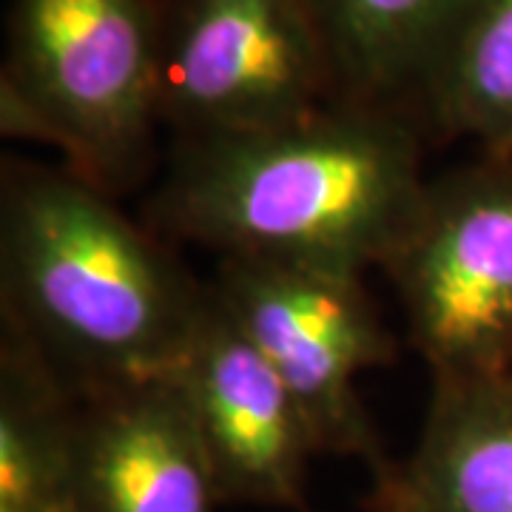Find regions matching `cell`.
I'll return each mask as SVG.
<instances>
[{"instance_id": "6da1fadb", "label": "cell", "mask_w": 512, "mask_h": 512, "mask_svg": "<svg viewBox=\"0 0 512 512\" xmlns=\"http://www.w3.org/2000/svg\"><path fill=\"white\" fill-rule=\"evenodd\" d=\"M424 140L410 111L348 100L279 126L174 140L146 225L217 259L365 276L416 211Z\"/></svg>"}, {"instance_id": "7a4b0ae2", "label": "cell", "mask_w": 512, "mask_h": 512, "mask_svg": "<svg viewBox=\"0 0 512 512\" xmlns=\"http://www.w3.org/2000/svg\"><path fill=\"white\" fill-rule=\"evenodd\" d=\"M208 279L66 165L0 163V322L77 393L171 376Z\"/></svg>"}, {"instance_id": "3957f363", "label": "cell", "mask_w": 512, "mask_h": 512, "mask_svg": "<svg viewBox=\"0 0 512 512\" xmlns=\"http://www.w3.org/2000/svg\"><path fill=\"white\" fill-rule=\"evenodd\" d=\"M0 131L55 148L114 200L146 183L163 131L157 0H12Z\"/></svg>"}, {"instance_id": "277c9868", "label": "cell", "mask_w": 512, "mask_h": 512, "mask_svg": "<svg viewBox=\"0 0 512 512\" xmlns=\"http://www.w3.org/2000/svg\"><path fill=\"white\" fill-rule=\"evenodd\" d=\"M433 382L512 373V154L427 177L379 268Z\"/></svg>"}, {"instance_id": "5b68a950", "label": "cell", "mask_w": 512, "mask_h": 512, "mask_svg": "<svg viewBox=\"0 0 512 512\" xmlns=\"http://www.w3.org/2000/svg\"><path fill=\"white\" fill-rule=\"evenodd\" d=\"M208 282L285 382L316 453L359 458L373 478L382 476L393 458L356 382L396 359V336L365 276L268 259H217Z\"/></svg>"}, {"instance_id": "8992f818", "label": "cell", "mask_w": 512, "mask_h": 512, "mask_svg": "<svg viewBox=\"0 0 512 512\" xmlns=\"http://www.w3.org/2000/svg\"><path fill=\"white\" fill-rule=\"evenodd\" d=\"M160 120L174 140L299 120L339 100L311 0H157Z\"/></svg>"}, {"instance_id": "52a82bcc", "label": "cell", "mask_w": 512, "mask_h": 512, "mask_svg": "<svg viewBox=\"0 0 512 512\" xmlns=\"http://www.w3.org/2000/svg\"><path fill=\"white\" fill-rule=\"evenodd\" d=\"M171 376L222 504L302 510L308 464L319 456L308 424L211 282L200 322Z\"/></svg>"}, {"instance_id": "ba28073f", "label": "cell", "mask_w": 512, "mask_h": 512, "mask_svg": "<svg viewBox=\"0 0 512 512\" xmlns=\"http://www.w3.org/2000/svg\"><path fill=\"white\" fill-rule=\"evenodd\" d=\"M174 376L77 393L72 512H217Z\"/></svg>"}, {"instance_id": "9c48e42d", "label": "cell", "mask_w": 512, "mask_h": 512, "mask_svg": "<svg viewBox=\"0 0 512 512\" xmlns=\"http://www.w3.org/2000/svg\"><path fill=\"white\" fill-rule=\"evenodd\" d=\"M370 512H512V373L433 382L416 447L373 478Z\"/></svg>"}, {"instance_id": "30bf717a", "label": "cell", "mask_w": 512, "mask_h": 512, "mask_svg": "<svg viewBox=\"0 0 512 512\" xmlns=\"http://www.w3.org/2000/svg\"><path fill=\"white\" fill-rule=\"evenodd\" d=\"M339 100L413 114L421 83L473 0H311Z\"/></svg>"}, {"instance_id": "8fae6325", "label": "cell", "mask_w": 512, "mask_h": 512, "mask_svg": "<svg viewBox=\"0 0 512 512\" xmlns=\"http://www.w3.org/2000/svg\"><path fill=\"white\" fill-rule=\"evenodd\" d=\"M77 390L40 350L0 336V512H72Z\"/></svg>"}, {"instance_id": "7c38bea8", "label": "cell", "mask_w": 512, "mask_h": 512, "mask_svg": "<svg viewBox=\"0 0 512 512\" xmlns=\"http://www.w3.org/2000/svg\"><path fill=\"white\" fill-rule=\"evenodd\" d=\"M427 137L512 154V0H473L413 103Z\"/></svg>"}]
</instances>
